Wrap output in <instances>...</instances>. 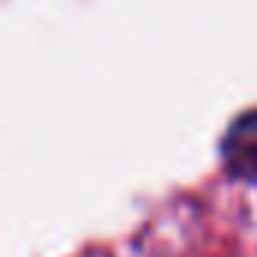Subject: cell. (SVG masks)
<instances>
[{"mask_svg":"<svg viewBox=\"0 0 257 257\" xmlns=\"http://www.w3.org/2000/svg\"><path fill=\"white\" fill-rule=\"evenodd\" d=\"M224 164L233 176L257 182V112L242 115L224 137Z\"/></svg>","mask_w":257,"mask_h":257,"instance_id":"obj_1","label":"cell"}]
</instances>
